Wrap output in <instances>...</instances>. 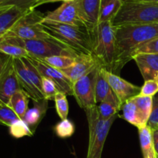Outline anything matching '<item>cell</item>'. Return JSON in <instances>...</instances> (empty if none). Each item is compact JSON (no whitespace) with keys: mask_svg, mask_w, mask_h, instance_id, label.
<instances>
[{"mask_svg":"<svg viewBox=\"0 0 158 158\" xmlns=\"http://www.w3.org/2000/svg\"><path fill=\"white\" fill-rule=\"evenodd\" d=\"M114 27V26H113ZM116 40V61L113 73H118L122 68L133 60L137 48L158 38V23L129 25L114 27Z\"/></svg>","mask_w":158,"mask_h":158,"instance_id":"obj_1","label":"cell"},{"mask_svg":"<svg viewBox=\"0 0 158 158\" xmlns=\"http://www.w3.org/2000/svg\"><path fill=\"white\" fill-rule=\"evenodd\" d=\"M148 126H149L151 130L158 128V94L153 97L152 110L148 120Z\"/></svg>","mask_w":158,"mask_h":158,"instance_id":"obj_36","label":"cell"},{"mask_svg":"<svg viewBox=\"0 0 158 158\" xmlns=\"http://www.w3.org/2000/svg\"><path fill=\"white\" fill-rule=\"evenodd\" d=\"M123 3L122 0H101L98 23L112 22L123 6Z\"/></svg>","mask_w":158,"mask_h":158,"instance_id":"obj_20","label":"cell"},{"mask_svg":"<svg viewBox=\"0 0 158 158\" xmlns=\"http://www.w3.org/2000/svg\"><path fill=\"white\" fill-rule=\"evenodd\" d=\"M12 59V57L6 55L3 52H0V76L2 74L5 69H6V67H7Z\"/></svg>","mask_w":158,"mask_h":158,"instance_id":"obj_38","label":"cell"},{"mask_svg":"<svg viewBox=\"0 0 158 158\" xmlns=\"http://www.w3.org/2000/svg\"><path fill=\"white\" fill-rule=\"evenodd\" d=\"M97 110L100 118L103 120H108L117 115L121 110V107L111 102H101L97 104Z\"/></svg>","mask_w":158,"mask_h":158,"instance_id":"obj_27","label":"cell"},{"mask_svg":"<svg viewBox=\"0 0 158 158\" xmlns=\"http://www.w3.org/2000/svg\"><path fill=\"white\" fill-rule=\"evenodd\" d=\"M122 1H123V2H126V1H127V0H122Z\"/></svg>","mask_w":158,"mask_h":158,"instance_id":"obj_44","label":"cell"},{"mask_svg":"<svg viewBox=\"0 0 158 158\" xmlns=\"http://www.w3.org/2000/svg\"><path fill=\"white\" fill-rule=\"evenodd\" d=\"M0 52L12 58H26L29 55L27 51L21 46L0 39Z\"/></svg>","mask_w":158,"mask_h":158,"instance_id":"obj_25","label":"cell"},{"mask_svg":"<svg viewBox=\"0 0 158 158\" xmlns=\"http://www.w3.org/2000/svg\"><path fill=\"white\" fill-rule=\"evenodd\" d=\"M54 101H55L56 112L60 119L61 120L67 119L69 114V103L66 98V94L58 92L56 94Z\"/></svg>","mask_w":158,"mask_h":158,"instance_id":"obj_31","label":"cell"},{"mask_svg":"<svg viewBox=\"0 0 158 158\" xmlns=\"http://www.w3.org/2000/svg\"><path fill=\"white\" fill-rule=\"evenodd\" d=\"M135 1H144V2H158V0H135Z\"/></svg>","mask_w":158,"mask_h":158,"instance_id":"obj_41","label":"cell"},{"mask_svg":"<svg viewBox=\"0 0 158 158\" xmlns=\"http://www.w3.org/2000/svg\"><path fill=\"white\" fill-rule=\"evenodd\" d=\"M100 3L101 0H78L81 18L88 29L98 25Z\"/></svg>","mask_w":158,"mask_h":158,"instance_id":"obj_17","label":"cell"},{"mask_svg":"<svg viewBox=\"0 0 158 158\" xmlns=\"http://www.w3.org/2000/svg\"><path fill=\"white\" fill-rule=\"evenodd\" d=\"M158 23V2L127 0L114 20V27L129 25H143Z\"/></svg>","mask_w":158,"mask_h":158,"instance_id":"obj_4","label":"cell"},{"mask_svg":"<svg viewBox=\"0 0 158 158\" xmlns=\"http://www.w3.org/2000/svg\"><path fill=\"white\" fill-rule=\"evenodd\" d=\"M29 97L23 90H19L12 95L8 106L16 114L19 118L23 120L28 110Z\"/></svg>","mask_w":158,"mask_h":158,"instance_id":"obj_23","label":"cell"},{"mask_svg":"<svg viewBox=\"0 0 158 158\" xmlns=\"http://www.w3.org/2000/svg\"><path fill=\"white\" fill-rule=\"evenodd\" d=\"M158 94V83L156 80H147L144 82L139 95L144 97H154Z\"/></svg>","mask_w":158,"mask_h":158,"instance_id":"obj_34","label":"cell"},{"mask_svg":"<svg viewBox=\"0 0 158 158\" xmlns=\"http://www.w3.org/2000/svg\"><path fill=\"white\" fill-rule=\"evenodd\" d=\"M89 31L92 41L93 56L101 67L112 73L117 52L112 22L98 23Z\"/></svg>","mask_w":158,"mask_h":158,"instance_id":"obj_3","label":"cell"},{"mask_svg":"<svg viewBox=\"0 0 158 158\" xmlns=\"http://www.w3.org/2000/svg\"><path fill=\"white\" fill-rule=\"evenodd\" d=\"M43 21L86 27L80 15L78 0L63 2L60 7L45 15Z\"/></svg>","mask_w":158,"mask_h":158,"instance_id":"obj_9","label":"cell"},{"mask_svg":"<svg viewBox=\"0 0 158 158\" xmlns=\"http://www.w3.org/2000/svg\"><path fill=\"white\" fill-rule=\"evenodd\" d=\"M9 133L15 138L23 137H32L33 131L23 120L19 119L9 127Z\"/></svg>","mask_w":158,"mask_h":158,"instance_id":"obj_28","label":"cell"},{"mask_svg":"<svg viewBox=\"0 0 158 158\" xmlns=\"http://www.w3.org/2000/svg\"><path fill=\"white\" fill-rule=\"evenodd\" d=\"M54 132L56 133L57 137L60 138H68L73 135L75 132V126L69 119L61 120L54 127Z\"/></svg>","mask_w":158,"mask_h":158,"instance_id":"obj_30","label":"cell"},{"mask_svg":"<svg viewBox=\"0 0 158 158\" xmlns=\"http://www.w3.org/2000/svg\"><path fill=\"white\" fill-rule=\"evenodd\" d=\"M121 110L123 111L122 117L131 124L134 125L138 129L147 126L142 120L141 117L139 114L138 110H137L134 102L133 101L132 98L127 100L122 105Z\"/></svg>","mask_w":158,"mask_h":158,"instance_id":"obj_22","label":"cell"},{"mask_svg":"<svg viewBox=\"0 0 158 158\" xmlns=\"http://www.w3.org/2000/svg\"><path fill=\"white\" fill-rule=\"evenodd\" d=\"M100 65L92 72L73 83V95L79 106L83 110L97 106L96 83Z\"/></svg>","mask_w":158,"mask_h":158,"instance_id":"obj_8","label":"cell"},{"mask_svg":"<svg viewBox=\"0 0 158 158\" xmlns=\"http://www.w3.org/2000/svg\"><path fill=\"white\" fill-rule=\"evenodd\" d=\"M96 102L97 104L101 103V102L107 101L114 103L118 105L121 107L120 101L115 94L113 91L110 85L108 83L106 77H105L103 68L100 66L97 73V83H96Z\"/></svg>","mask_w":158,"mask_h":158,"instance_id":"obj_16","label":"cell"},{"mask_svg":"<svg viewBox=\"0 0 158 158\" xmlns=\"http://www.w3.org/2000/svg\"><path fill=\"white\" fill-rule=\"evenodd\" d=\"M138 131L140 148L143 158H157L153 143L152 131L151 127L147 125L146 127L138 129Z\"/></svg>","mask_w":158,"mask_h":158,"instance_id":"obj_21","label":"cell"},{"mask_svg":"<svg viewBox=\"0 0 158 158\" xmlns=\"http://www.w3.org/2000/svg\"><path fill=\"white\" fill-rule=\"evenodd\" d=\"M38 0H9L2 6H14L25 10H30Z\"/></svg>","mask_w":158,"mask_h":158,"instance_id":"obj_37","label":"cell"},{"mask_svg":"<svg viewBox=\"0 0 158 158\" xmlns=\"http://www.w3.org/2000/svg\"><path fill=\"white\" fill-rule=\"evenodd\" d=\"M44 17L45 15L42 12L35 9H30L2 36L15 37L23 40H43L52 38L44 30L41 25Z\"/></svg>","mask_w":158,"mask_h":158,"instance_id":"obj_7","label":"cell"},{"mask_svg":"<svg viewBox=\"0 0 158 158\" xmlns=\"http://www.w3.org/2000/svg\"><path fill=\"white\" fill-rule=\"evenodd\" d=\"M29 11L14 6H0V36L9 31Z\"/></svg>","mask_w":158,"mask_h":158,"instance_id":"obj_18","label":"cell"},{"mask_svg":"<svg viewBox=\"0 0 158 158\" xmlns=\"http://www.w3.org/2000/svg\"><path fill=\"white\" fill-rule=\"evenodd\" d=\"M140 53L158 54V38L154 39L137 48L134 52L133 57L137 54Z\"/></svg>","mask_w":158,"mask_h":158,"instance_id":"obj_35","label":"cell"},{"mask_svg":"<svg viewBox=\"0 0 158 158\" xmlns=\"http://www.w3.org/2000/svg\"><path fill=\"white\" fill-rule=\"evenodd\" d=\"M97 66L99 63L94 56L80 54L72 66L62 69L61 72L73 83L92 72Z\"/></svg>","mask_w":158,"mask_h":158,"instance_id":"obj_12","label":"cell"},{"mask_svg":"<svg viewBox=\"0 0 158 158\" xmlns=\"http://www.w3.org/2000/svg\"><path fill=\"white\" fill-rule=\"evenodd\" d=\"M47 102V100L34 102L33 107L28 109L27 112L25 114L23 120L27 123L31 130L33 129L34 131V129L36 127L37 125L40 123L46 114V110L48 108Z\"/></svg>","mask_w":158,"mask_h":158,"instance_id":"obj_19","label":"cell"},{"mask_svg":"<svg viewBox=\"0 0 158 158\" xmlns=\"http://www.w3.org/2000/svg\"><path fill=\"white\" fill-rule=\"evenodd\" d=\"M69 1H73V0H38V1L34 4V6H32L31 9H35V8L38 7V6H43V5L47 4V3H53V2H69Z\"/></svg>","mask_w":158,"mask_h":158,"instance_id":"obj_39","label":"cell"},{"mask_svg":"<svg viewBox=\"0 0 158 158\" xmlns=\"http://www.w3.org/2000/svg\"><path fill=\"white\" fill-rule=\"evenodd\" d=\"M0 39L21 46L29 53V57L43 60L52 56H66L77 58L80 55L73 49L53 38L43 40H23L15 37L1 36Z\"/></svg>","mask_w":158,"mask_h":158,"instance_id":"obj_5","label":"cell"},{"mask_svg":"<svg viewBox=\"0 0 158 158\" xmlns=\"http://www.w3.org/2000/svg\"><path fill=\"white\" fill-rule=\"evenodd\" d=\"M42 89L45 99L47 100H54L55 96L59 92L58 88L52 80L43 77L42 80Z\"/></svg>","mask_w":158,"mask_h":158,"instance_id":"obj_33","label":"cell"},{"mask_svg":"<svg viewBox=\"0 0 158 158\" xmlns=\"http://www.w3.org/2000/svg\"><path fill=\"white\" fill-rule=\"evenodd\" d=\"M9 0H0V6H2V5H3L4 3H6V2H8Z\"/></svg>","mask_w":158,"mask_h":158,"instance_id":"obj_42","label":"cell"},{"mask_svg":"<svg viewBox=\"0 0 158 158\" xmlns=\"http://www.w3.org/2000/svg\"><path fill=\"white\" fill-rule=\"evenodd\" d=\"M157 158H158V156H157Z\"/></svg>","mask_w":158,"mask_h":158,"instance_id":"obj_45","label":"cell"},{"mask_svg":"<svg viewBox=\"0 0 158 158\" xmlns=\"http://www.w3.org/2000/svg\"><path fill=\"white\" fill-rule=\"evenodd\" d=\"M156 80H157V83H158V75H157V79H156Z\"/></svg>","mask_w":158,"mask_h":158,"instance_id":"obj_43","label":"cell"},{"mask_svg":"<svg viewBox=\"0 0 158 158\" xmlns=\"http://www.w3.org/2000/svg\"><path fill=\"white\" fill-rule=\"evenodd\" d=\"M23 61H24L25 65H26V68L27 69V72L29 73V77L31 79V81H32V84H33L34 87L35 88L38 93L40 94H41L42 96H43V89H42V80H43V77L40 75V73H39V71L37 70L36 68L32 64L30 61L29 60V59L26 57V58H23ZM44 97V96H43ZM45 98V97H44Z\"/></svg>","mask_w":158,"mask_h":158,"instance_id":"obj_29","label":"cell"},{"mask_svg":"<svg viewBox=\"0 0 158 158\" xmlns=\"http://www.w3.org/2000/svg\"><path fill=\"white\" fill-rule=\"evenodd\" d=\"M12 63L22 90L24 91L28 97L33 100V102L46 100L44 97L39 94L38 91L34 87L23 58H13Z\"/></svg>","mask_w":158,"mask_h":158,"instance_id":"obj_14","label":"cell"},{"mask_svg":"<svg viewBox=\"0 0 158 158\" xmlns=\"http://www.w3.org/2000/svg\"><path fill=\"white\" fill-rule=\"evenodd\" d=\"M76 59L77 58L66 56H52L46 57L40 60L56 69L62 70L72 66L75 63Z\"/></svg>","mask_w":158,"mask_h":158,"instance_id":"obj_26","label":"cell"},{"mask_svg":"<svg viewBox=\"0 0 158 158\" xmlns=\"http://www.w3.org/2000/svg\"><path fill=\"white\" fill-rule=\"evenodd\" d=\"M152 131V140L154 143V148L157 156H158V128L151 130Z\"/></svg>","mask_w":158,"mask_h":158,"instance_id":"obj_40","label":"cell"},{"mask_svg":"<svg viewBox=\"0 0 158 158\" xmlns=\"http://www.w3.org/2000/svg\"><path fill=\"white\" fill-rule=\"evenodd\" d=\"M32 64L36 68L42 77L52 80L58 88L59 92L63 93L67 95H73V83L70 80L61 72L49 65L46 64L38 59L27 57Z\"/></svg>","mask_w":158,"mask_h":158,"instance_id":"obj_10","label":"cell"},{"mask_svg":"<svg viewBox=\"0 0 158 158\" xmlns=\"http://www.w3.org/2000/svg\"><path fill=\"white\" fill-rule=\"evenodd\" d=\"M145 81L156 80L158 75V54L140 53L133 57Z\"/></svg>","mask_w":158,"mask_h":158,"instance_id":"obj_15","label":"cell"},{"mask_svg":"<svg viewBox=\"0 0 158 158\" xmlns=\"http://www.w3.org/2000/svg\"><path fill=\"white\" fill-rule=\"evenodd\" d=\"M103 72L108 83H110L113 91L118 98L121 106L127 100L140 94L141 87L127 81L124 79L119 77L117 74L113 73L105 69L104 68Z\"/></svg>","mask_w":158,"mask_h":158,"instance_id":"obj_11","label":"cell"},{"mask_svg":"<svg viewBox=\"0 0 158 158\" xmlns=\"http://www.w3.org/2000/svg\"><path fill=\"white\" fill-rule=\"evenodd\" d=\"M41 25L52 38L78 53L93 55L92 41L87 28L45 21Z\"/></svg>","mask_w":158,"mask_h":158,"instance_id":"obj_2","label":"cell"},{"mask_svg":"<svg viewBox=\"0 0 158 158\" xmlns=\"http://www.w3.org/2000/svg\"><path fill=\"white\" fill-rule=\"evenodd\" d=\"M19 119L16 114L8 105L0 104V124L9 127Z\"/></svg>","mask_w":158,"mask_h":158,"instance_id":"obj_32","label":"cell"},{"mask_svg":"<svg viewBox=\"0 0 158 158\" xmlns=\"http://www.w3.org/2000/svg\"><path fill=\"white\" fill-rule=\"evenodd\" d=\"M84 110L89 127V145L86 158H101L105 141L117 115L108 120H101L97 105Z\"/></svg>","mask_w":158,"mask_h":158,"instance_id":"obj_6","label":"cell"},{"mask_svg":"<svg viewBox=\"0 0 158 158\" xmlns=\"http://www.w3.org/2000/svg\"><path fill=\"white\" fill-rule=\"evenodd\" d=\"M132 100L138 110L139 114H140L143 122L145 124L148 125L151 110H152L153 97L137 95L133 97Z\"/></svg>","mask_w":158,"mask_h":158,"instance_id":"obj_24","label":"cell"},{"mask_svg":"<svg viewBox=\"0 0 158 158\" xmlns=\"http://www.w3.org/2000/svg\"><path fill=\"white\" fill-rule=\"evenodd\" d=\"M12 59L0 76V104L2 105H8L12 95L22 89L14 69Z\"/></svg>","mask_w":158,"mask_h":158,"instance_id":"obj_13","label":"cell"}]
</instances>
